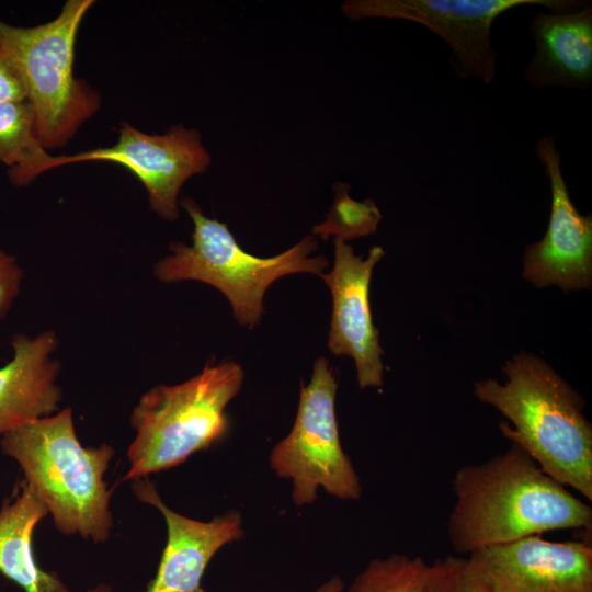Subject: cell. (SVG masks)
I'll return each mask as SVG.
<instances>
[{
  "instance_id": "cell-1",
  "label": "cell",
  "mask_w": 592,
  "mask_h": 592,
  "mask_svg": "<svg viewBox=\"0 0 592 592\" xmlns=\"http://www.w3.org/2000/svg\"><path fill=\"white\" fill-rule=\"evenodd\" d=\"M452 486L455 502L446 528L462 554L551 531L591 530V505L515 444L483 463L462 466Z\"/></svg>"
},
{
  "instance_id": "cell-2",
  "label": "cell",
  "mask_w": 592,
  "mask_h": 592,
  "mask_svg": "<svg viewBox=\"0 0 592 592\" xmlns=\"http://www.w3.org/2000/svg\"><path fill=\"white\" fill-rule=\"evenodd\" d=\"M505 382L474 384V396L511 423L499 429L553 479L592 500V425L583 398L543 358L520 352L502 367Z\"/></svg>"
},
{
  "instance_id": "cell-3",
  "label": "cell",
  "mask_w": 592,
  "mask_h": 592,
  "mask_svg": "<svg viewBox=\"0 0 592 592\" xmlns=\"http://www.w3.org/2000/svg\"><path fill=\"white\" fill-rule=\"evenodd\" d=\"M0 445L19 464L24 483L44 503L60 533L94 543L109 538L113 517L104 474L114 449L107 444L83 446L70 408L8 432Z\"/></svg>"
},
{
  "instance_id": "cell-4",
  "label": "cell",
  "mask_w": 592,
  "mask_h": 592,
  "mask_svg": "<svg viewBox=\"0 0 592 592\" xmlns=\"http://www.w3.org/2000/svg\"><path fill=\"white\" fill-rule=\"evenodd\" d=\"M243 378V369L234 361L207 363L186 382L157 385L145 392L130 415L135 437L124 480L179 466L223 440L229 431L226 408Z\"/></svg>"
},
{
  "instance_id": "cell-5",
  "label": "cell",
  "mask_w": 592,
  "mask_h": 592,
  "mask_svg": "<svg viewBox=\"0 0 592 592\" xmlns=\"http://www.w3.org/2000/svg\"><path fill=\"white\" fill-rule=\"evenodd\" d=\"M179 204L193 223L192 244L172 242L171 254L156 263L155 276L164 283L191 280L217 288L241 326L260 322L265 291L274 281L301 272L321 275L328 266L326 257H310L318 248L312 235L281 254L259 258L244 251L227 224L207 217L194 200L183 197Z\"/></svg>"
},
{
  "instance_id": "cell-6",
  "label": "cell",
  "mask_w": 592,
  "mask_h": 592,
  "mask_svg": "<svg viewBox=\"0 0 592 592\" xmlns=\"http://www.w3.org/2000/svg\"><path fill=\"white\" fill-rule=\"evenodd\" d=\"M93 3L68 0L54 20L32 27L0 20V46L23 70L45 150L64 147L101 107L100 94L73 71L78 30Z\"/></svg>"
},
{
  "instance_id": "cell-7",
  "label": "cell",
  "mask_w": 592,
  "mask_h": 592,
  "mask_svg": "<svg viewBox=\"0 0 592 592\" xmlns=\"http://www.w3.org/2000/svg\"><path fill=\"white\" fill-rule=\"evenodd\" d=\"M338 383L326 357H319L308 385H301L297 414L288 435L270 454L278 477L293 482L296 505L311 504L318 489L340 500H357L362 485L344 453L335 417Z\"/></svg>"
},
{
  "instance_id": "cell-8",
  "label": "cell",
  "mask_w": 592,
  "mask_h": 592,
  "mask_svg": "<svg viewBox=\"0 0 592 592\" xmlns=\"http://www.w3.org/2000/svg\"><path fill=\"white\" fill-rule=\"evenodd\" d=\"M577 0H349L341 5L351 21L368 18L399 19L421 24L451 48V64L460 79L486 84L496 77L497 53L491 42L493 21L508 10L537 4L550 11L582 7Z\"/></svg>"
},
{
  "instance_id": "cell-9",
  "label": "cell",
  "mask_w": 592,
  "mask_h": 592,
  "mask_svg": "<svg viewBox=\"0 0 592 592\" xmlns=\"http://www.w3.org/2000/svg\"><path fill=\"white\" fill-rule=\"evenodd\" d=\"M117 141L70 156H47L39 175L71 163L104 161L123 166L147 191L150 208L167 220L179 216V192L193 175L205 172L210 155L200 133L183 125L171 126L167 133L147 134L124 122Z\"/></svg>"
},
{
  "instance_id": "cell-10",
  "label": "cell",
  "mask_w": 592,
  "mask_h": 592,
  "mask_svg": "<svg viewBox=\"0 0 592 592\" xmlns=\"http://www.w3.org/2000/svg\"><path fill=\"white\" fill-rule=\"evenodd\" d=\"M535 153L550 184V214L543 239L523 255V277L536 287L579 291L592 285V216L573 205L561 171L554 136H542Z\"/></svg>"
},
{
  "instance_id": "cell-11",
  "label": "cell",
  "mask_w": 592,
  "mask_h": 592,
  "mask_svg": "<svg viewBox=\"0 0 592 592\" xmlns=\"http://www.w3.org/2000/svg\"><path fill=\"white\" fill-rule=\"evenodd\" d=\"M487 592H592V547L535 535L466 558Z\"/></svg>"
},
{
  "instance_id": "cell-12",
  "label": "cell",
  "mask_w": 592,
  "mask_h": 592,
  "mask_svg": "<svg viewBox=\"0 0 592 592\" xmlns=\"http://www.w3.org/2000/svg\"><path fill=\"white\" fill-rule=\"evenodd\" d=\"M333 243V269L320 275L332 297L328 348L337 356L354 360L361 388L380 387L384 351L378 329L373 323L369 284L373 270L385 251L380 246H374L363 258L355 255L353 248L344 241L334 239Z\"/></svg>"
},
{
  "instance_id": "cell-13",
  "label": "cell",
  "mask_w": 592,
  "mask_h": 592,
  "mask_svg": "<svg viewBox=\"0 0 592 592\" xmlns=\"http://www.w3.org/2000/svg\"><path fill=\"white\" fill-rule=\"evenodd\" d=\"M132 487L140 501L162 513L168 530L157 573L145 592H205L201 581L212 558L243 536L240 514L228 511L208 522L196 521L168 508L146 477Z\"/></svg>"
},
{
  "instance_id": "cell-14",
  "label": "cell",
  "mask_w": 592,
  "mask_h": 592,
  "mask_svg": "<svg viewBox=\"0 0 592 592\" xmlns=\"http://www.w3.org/2000/svg\"><path fill=\"white\" fill-rule=\"evenodd\" d=\"M11 345L12 358L0 367V439L27 422L55 414L61 401L59 363L52 357L58 348L56 333H18Z\"/></svg>"
},
{
  "instance_id": "cell-15",
  "label": "cell",
  "mask_w": 592,
  "mask_h": 592,
  "mask_svg": "<svg viewBox=\"0 0 592 592\" xmlns=\"http://www.w3.org/2000/svg\"><path fill=\"white\" fill-rule=\"evenodd\" d=\"M535 53L523 79L534 89H582L592 82V4L538 12L530 23Z\"/></svg>"
},
{
  "instance_id": "cell-16",
  "label": "cell",
  "mask_w": 592,
  "mask_h": 592,
  "mask_svg": "<svg viewBox=\"0 0 592 592\" xmlns=\"http://www.w3.org/2000/svg\"><path fill=\"white\" fill-rule=\"evenodd\" d=\"M47 514L44 503L23 482L20 493L0 511V572L24 592H72L34 558L33 532Z\"/></svg>"
},
{
  "instance_id": "cell-17",
  "label": "cell",
  "mask_w": 592,
  "mask_h": 592,
  "mask_svg": "<svg viewBox=\"0 0 592 592\" xmlns=\"http://www.w3.org/2000/svg\"><path fill=\"white\" fill-rule=\"evenodd\" d=\"M47 155L38 141L29 100L0 104V164L9 168L10 181L18 186L33 182Z\"/></svg>"
},
{
  "instance_id": "cell-18",
  "label": "cell",
  "mask_w": 592,
  "mask_h": 592,
  "mask_svg": "<svg viewBox=\"0 0 592 592\" xmlns=\"http://www.w3.org/2000/svg\"><path fill=\"white\" fill-rule=\"evenodd\" d=\"M351 186L345 182L333 184L334 197L322 223L311 228L312 236L328 240L331 236L341 241L374 235L382 220V213L372 198L361 202L350 196Z\"/></svg>"
},
{
  "instance_id": "cell-19",
  "label": "cell",
  "mask_w": 592,
  "mask_h": 592,
  "mask_svg": "<svg viewBox=\"0 0 592 592\" xmlns=\"http://www.w3.org/2000/svg\"><path fill=\"white\" fill-rule=\"evenodd\" d=\"M428 571L421 557L392 554L371 560L348 592H426Z\"/></svg>"
},
{
  "instance_id": "cell-20",
  "label": "cell",
  "mask_w": 592,
  "mask_h": 592,
  "mask_svg": "<svg viewBox=\"0 0 592 592\" xmlns=\"http://www.w3.org/2000/svg\"><path fill=\"white\" fill-rule=\"evenodd\" d=\"M426 592H487L466 558L446 556L429 565Z\"/></svg>"
},
{
  "instance_id": "cell-21",
  "label": "cell",
  "mask_w": 592,
  "mask_h": 592,
  "mask_svg": "<svg viewBox=\"0 0 592 592\" xmlns=\"http://www.w3.org/2000/svg\"><path fill=\"white\" fill-rule=\"evenodd\" d=\"M29 100L23 70L11 52L0 46V104Z\"/></svg>"
},
{
  "instance_id": "cell-22",
  "label": "cell",
  "mask_w": 592,
  "mask_h": 592,
  "mask_svg": "<svg viewBox=\"0 0 592 592\" xmlns=\"http://www.w3.org/2000/svg\"><path fill=\"white\" fill-rule=\"evenodd\" d=\"M23 270L16 259L0 248V320L5 318L20 294Z\"/></svg>"
},
{
  "instance_id": "cell-23",
  "label": "cell",
  "mask_w": 592,
  "mask_h": 592,
  "mask_svg": "<svg viewBox=\"0 0 592 592\" xmlns=\"http://www.w3.org/2000/svg\"><path fill=\"white\" fill-rule=\"evenodd\" d=\"M344 583L340 577L330 578L314 592H341Z\"/></svg>"
},
{
  "instance_id": "cell-24",
  "label": "cell",
  "mask_w": 592,
  "mask_h": 592,
  "mask_svg": "<svg viewBox=\"0 0 592 592\" xmlns=\"http://www.w3.org/2000/svg\"><path fill=\"white\" fill-rule=\"evenodd\" d=\"M87 592H113L112 588L107 584H99L89 589Z\"/></svg>"
}]
</instances>
